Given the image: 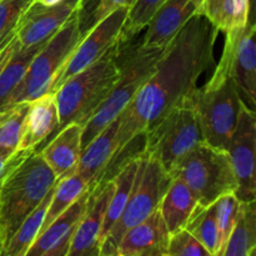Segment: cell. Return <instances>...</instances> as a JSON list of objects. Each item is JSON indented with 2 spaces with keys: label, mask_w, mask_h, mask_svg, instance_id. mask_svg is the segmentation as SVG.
Segmentation results:
<instances>
[{
  "label": "cell",
  "mask_w": 256,
  "mask_h": 256,
  "mask_svg": "<svg viewBox=\"0 0 256 256\" xmlns=\"http://www.w3.org/2000/svg\"><path fill=\"white\" fill-rule=\"evenodd\" d=\"M218 32L206 18L195 14L162 50L152 74L119 115L116 146L102 180L112 176L132 140L144 134L196 88L199 78L214 65Z\"/></svg>",
  "instance_id": "1"
},
{
  "label": "cell",
  "mask_w": 256,
  "mask_h": 256,
  "mask_svg": "<svg viewBox=\"0 0 256 256\" xmlns=\"http://www.w3.org/2000/svg\"><path fill=\"white\" fill-rule=\"evenodd\" d=\"M56 182L38 149L15 152L5 162L0 178V255Z\"/></svg>",
  "instance_id": "2"
},
{
  "label": "cell",
  "mask_w": 256,
  "mask_h": 256,
  "mask_svg": "<svg viewBox=\"0 0 256 256\" xmlns=\"http://www.w3.org/2000/svg\"><path fill=\"white\" fill-rule=\"evenodd\" d=\"M122 65V44L116 42L99 60L70 76L56 92L59 129L76 122L85 125L114 86Z\"/></svg>",
  "instance_id": "3"
},
{
  "label": "cell",
  "mask_w": 256,
  "mask_h": 256,
  "mask_svg": "<svg viewBox=\"0 0 256 256\" xmlns=\"http://www.w3.org/2000/svg\"><path fill=\"white\" fill-rule=\"evenodd\" d=\"M170 176L179 178L188 185L202 209L238 189L228 150L212 146L204 140L178 162Z\"/></svg>",
  "instance_id": "4"
},
{
  "label": "cell",
  "mask_w": 256,
  "mask_h": 256,
  "mask_svg": "<svg viewBox=\"0 0 256 256\" xmlns=\"http://www.w3.org/2000/svg\"><path fill=\"white\" fill-rule=\"evenodd\" d=\"M189 98L196 112L202 140L226 150L244 102L234 80L214 72L209 82L202 88H195Z\"/></svg>",
  "instance_id": "5"
},
{
  "label": "cell",
  "mask_w": 256,
  "mask_h": 256,
  "mask_svg": "<svg viewBox=\"0 0 256 256\" xmlns=\"http://www.w3.org/2000/svg\"><path fill=\"white\" fill-rule=\"evenodd\" d=\"M202 142L196 112L188 96L144 132L142 154L158 160L170 175L178 162Z\"/></svg>",
  "instance_id": "6"
},
{
  "label": "cell",
  "mask_w": 256,
  "mask_h": 256,
  "mask_svg": "<svg viewBox=\"0 0 256 256\" xmlns=\"http://www.w3.org/2000/svg\"><path fill=\"white\" fill-rule=\"evenodd\" d=\"M80 12L82 10L75 12L55 34L45 40L5 105L32 102L49 92L55 75L66 62L68 58L84 35Z\"/></svg>",
  "instance_id": "7"
},
{
  "label": "cell",
  "mask_w": 256,
  "mask_h": 256,
  "mask_svg": "<svg viewBox=\"0 0 256 256\" xmlns=\"http://www.w3.org/2000/svg\"><path fill=\"white\" fill-rule=\"evenodd\" d=\"M162 50L138 45L122 60L120 72L108 96L85 122L82 132V149L102 132L110 122L119 118L132 102L142 85L152 74Z\"/></svg>",
  "instance_id": "8"
},
{
  "label": "cell",
  "mask_w": 256,
  "mask_h": 256,
  "mask_svg": "<svg viewBox=\"0 0 256 256\" xmlns=\"http://www.w3.org/2000/svg\"><path fill=\"white\" fill-rule=\"evenodd\" d=\"M170 180L172 176L158 160L142 152L140 154L139 168L129 199L118 222L112 225L100 245L99 256H116L118 245L122 235L159 208Z\"/></svg>",
  "instance_id": "9"
},
{
  "label": "cell",
  "mask_w": 256,
  "mask_h": 256,
  "mask_svg": "<svg viewBox=\"0 0 256 256\" xmlns=\"http://www.w3.org/2000/svg\"><path fill=\"white\" fill-rule=\"evenodd\" d=\"M256 24L235 28L225 34L222 58L214 72L232 78L242 100L254 110L256 96Z\"/></svg>",
  "instance_id": "10"
},
{
  "label": "cell",
  "mask_w": 256,
  "mask_h": 256,
  "mask_svg": "<svg viewBox=\"0 0 256 256\" xmlns=\"http://www.w3.org/2000/svg\"><path fill=\"white\" fill-rule=\"evenodd\" d=\"M128 9H118L85 32L66 62L55 75L49 92H55L70 76L99 60L110 48L119 42Z\"/></svg>",
  "instance_id": "11"
},
{
  "label": "cell",
  "mask_w": 256,
  "mask_h": 256,
  "mask_svg": "<svg viewBox=\"0 0 256 256\" xmlns=\"http://www.w3.org/2000/svg\"><path fill=\"white\" fill-rule=\"evenodd\" d=\"M255 148V112L242 102L236 126L226 149L238 180V189L235 194L242 202L255 200L256 196Z\"/></svg>",
  "instance_id": "12"
},
{
  "label": "cell",
  "mask_w": 256,
  "mask_h": 256,
  "mask_svg": "<svg viewBox=\"0 0 256 256\" xmlns=\"http://www.w3.org/2000/svg\"><path fill=\"white\" fill-rule=\"evenodd\" d=\"M84 0H62L45 6L32 2L18 22V42L20 48H29L49 39L72 15L82 9Z\"/></svg>",
  "instance_id": "13"
},
{
  "label": "cell",
  "mask_w": 256,
  "mask_h": 256,
  "mask_svg": "<svg viewBox=\"0 0 256 256\" xmlns=\"http://www.w3.org/2000/svg\"><path fill=\"white\" fill-rule=\"evenodd\" d=\"M112 190V178L90 188L86 210L78 225L66 256H99L100 234Z\"/></svg>",
  "instance_id": "14"
},
{
  "label": "cell",
  "mask_w": 256,
  "mask_h": 256,
  "mask_svg": "<svg viewBox=\"0 0 256 256\" xmlns=\"http://www.w3.org/2000/svg\"><path fill=\"white\" fill-rule=\"evenodd\" d=\"M89 194L90 188L38 235L25 256H66L72 236L86 210Z\"/></svg>",
  "instance_id": "15"
},
{
  "label": "cell",
  "mask_w": 256,
  "mask_h": 256,
  "mask_svg": "<svg viewBox=\"0 0 256 256\" xmlns=\"http://www.w3.org/2000/svg\"><path fill=\"white\" fill-rule=\"evenodd\" d=\"M200 0H166L148 24L140 46L164 50L185 24L198 14Z\"/></svg>",
  "instance_id": "16"
},
{
  "label": "cell",
  "mask_w": 256,
  "mask_h": 256,
  "mask_svg": "<svg viewBox=\"0 0 256 256\" xmlns=\"http://www.w3.org/2000/svg\"><path fill=\"white\" fill-rule=\"evenodd\" d=\"M169 236L170 232L158 208L122 235L116 256H166Z\"/></svg>",
  "instance_id": "17"
},
{
  "label": "cell",
  "mask_w": 256,
  "mask_h": 256,
  "mask_svg": "<svg viewBox=\"0 0 256 256\" xmlns=\"http://www.w3.org/2000/svg\"><path fill=\"white\" fill-rule=\"evenodd\" d=\"M84 125L72 122L56 132V135L39 150L48 166L54 172L56 180H62L76 172L82 152Z\"/></svg>",
  "instance_id": "18"
},
{
  "label": "cell",
  "mask_w": 256,
  "mask_h": 256,
  "mask_svg": "<svg viewBox=\"0 0 256 256\" xmlns=\"http://www.w3.org/2000/svg\"><path fill=\"white\" fill-rule=\"evenodd\" d=\"M59 130V110L54 92L29 102V109L24 118L16 152L38 149L40 144Z\"/></svg>",
  "instance_id": "19"
},
{
  "label": "cell",
  "mask_w": 256,
  "mask_h": 256,
  "mask_svg": "<svg viewBox=\"0 0 256 256\" xmlns=\"http://www.w3.org/2000/svg\"><path fill=\"white\" fill-rule=\"evenodd\" d=\"M120 119L110 122L82 149L76 172L89 188L95 186L102 180L105 169L112 160L116 146V134Z\"/></svg>",
  "instance_id": "20"
},
{
  "label": "cell",
  "mask_w": 256,
  "mask_h": 256,
  "mask_svg": "<svg viewBox=\"0 0 256 256\" xmlns=\"http://www.w3.org/2000/svg\"><path fill=\"white\" fill-rule=\"evenodd\" d=\"M199 209L202 208L188 185L179 178H172L159 205L160 214L170 234L184 229Z\"/></svg>",
  "instance_id": "21"
},
{
  "label": "cell",
  "mask_w": 256,
  "mask_h": 256,
  "mask_svg": "<svg viewBox=\"0 0 256 256\" xmlns=\"http://www.w3.org/2000/svg\"><path fill=\"white\" fill-rule=\"evenodd\" d=\"M198 14L224 34L248 24V0H200Z\"/></svg>",
  "instance_id": "22"
},
{
  "label": "cell",
  "mask_w": 256,
  "mask_h": 256,
  "mask_svg": "<svg viewBox=\"0 0 256 256\" xmlns=\"http://www.w3.org/2000/svg\"><path fill=\"white\" fill-rule=\"evenodd\" d=\"M256 205L255 200L242 202L234 228L222 256H255Z\"/></svg>",
  "instance_id": "23"
},
{
  "label": "cell",
  "mask_w": 256,
  "mask_h": 256,
  "mask_svg": "<svg viewBox=\"0 0 256 256\" xmlns=\"http://www.w3.org/2000/svg\"><path fill=\"white\" fill-rule=\"evenodd\" d=\"M56 185V184H55ZM55 185L49 190L44 199L39 205L29 214V216L20 224L16 232L9 240L5 246L2 256H25L28 250L30 249L32 242L36 239L40 229H42V222H44L45 212H46L49 202L52 200V192H54Z\"/></svg>",
  "instance_id": "24"
},
{
  "label": "cell",
  "mask_w": 256,
  "mask_h": 256,
  "mask_svg": "<svg viewBox=\"0 0 256 256\" xmlns=\"http://www.w3.org/2000/svg\"><path fill=\"white\" fill-rule=\"evenodd\" d=\"M28 109L29 102H14L0 108V158L4 162L16 152Z\"/></svg>",
  "instance_id": "25"
},
{
  "label": "cell",
  "mask_w": 256,
  "mask_h": 256,
  "mask_svg": "<svg viewBox=\"0 0 256 256\" xmlns=\"http://www.w3.org/2000/svg\"><path fill=\"white\" fill-rule=\"evenodd\" d=\"M88 189H89V185L82 180V178L76 172L64 179L58 180L39 234L44 232L59 215L69 209Z\"/></svg>",
  "instance_id": "26"
},
{
  "label": "cell",
  "mask_w": 256,
  "mask_h": 256,
  "mask_svg": "<svg viewBox=\"0 0 256 256\" xmlns=\"http://www.w3.org/2000/svg\"><path fill=\"white\" fill-rule=\"evenodd\" d=\"M44 42H39L22 49L19 48L4 65L0 72V108L5 105L15 88L20 84L32 58L39 52Z\"/></svg>",
  "instance_id": "27"
},
{
  "label": "cell",
  "mask_w": 256,
  "mask_h": 256,
  "mask_svg": "<svg viewBox=\"0 0 256 256\" xmlns=\"http://www.w3.org/2000/svg\"><path fill=\"white\" fill-rule=\"evenodd\" d=\"M185 229L192 232V236L206 249L210 256H220L222 254V239L212 205L198 210Z\"/></svg>",
  "instance_id": "28"
},
{
  "label": "cell",
  "mask_w": 256,
  "mask_h": 256,
  "mask_svg": "<svg viewBox=\"0 0 256 256\" xmlns=\"http://www.w3.org/2000/svg\"><path fill=\"white\" fill-rule=\"evenodd\" d=\"M165 2L166 0H134L132 6L128 9V15L120 34V44L129 42L144 30Z\"/></svg>",
  "instance_id": "29"
},
{
  "label": "cell",
  "mask_w": 256,
  "mask_h": 256,
  "mask_svg": "<svg viewBox=\"0 0 256 256\" xmlns=\"http://www.w3.org/2000/svg\"><path fill=\"white\" fill-rule=\"evenodd\" d=\"M240 204H242V200L236 196L235 192L222 195L214 204H212L218 228H219L220 239H222V254L220 256L222 255L225 244H226L230 232H232L235 222H236Z\"/></svg>",
  "instance_id": "30"
},
{
  "label": "cell",
  "mask_w": 256,
  "mask_h": 256,
  "mask_svg": "<svg viewBox=\"0 0 256 256\" xmlns=\"http://www.w3.org/2000/svg\"><path fill=\"white\" fill-rule=\"evenodd\" d=\"M34 0H0V48L15 32L20 18Z\"/></svg>",
  "instance_id": "31"
},
{
  "label": "cell",
  "mask_w": 256,
  "mask_h": 256,
  "mask_svg": "<svg viewBox=\"0 0 256 256\" xmlns=\"http://www.w3.org/2000/svg\"><path fill=\"white\" fill-rule=\"evenodd\" d=\"M166 256H210V254L184 228L170 234Z\"/></svg>",
  "instance_id": "32"
},
{
  "label": "cell",
  "mask_w": 256,
  "mask_h": 256,
  "mask_svg": "<svg viewBox=\"0 0 256 256\" xmlns=\"http://www.w3.org/2000/svg\"><path fill=\"white\" fill-rule=\"evenodd\" d=\"M134 0H99L92 12V19L89 28L95 22H100L102 19L106 18L112 12L118 9H129L132 5Z\"/></svg>",
  "instance_id": "33"
},
{
  "label": "cell",
  "mask_w": 256,
  "mask_h": 256,
  "mask_svg": "<svg viewBox=\"0 0 256 256\" xmlns=\"http://www.w3.org/2000/svg\"><path fill=\"white\" fill-rule=\"evenodd\" d=\"M20 48L19 42H18L16 38V32L6 40V42L2 44V46L0 48V72L4 68V65L6 64L8 60L12 58V55L16 52L18 49Z\"/></svg>",
  "instance_id": "34"
},
{
  "label": "cell",
  "mask_w": 256,
  "mask_h": 256,
  "mask_svg": "<svg viewBox=\"0 0 256 256\" xmlns=\"http://www.w3.org/2000/svg\"><path fill=\"white\" fill-rule=\"evenodd\" d=\"M248 8H249V18H248V22H249V24H255V15H254L255 0H248Z\"/></svg>",
  "instance_id": "35"
},
{
  "label": "cell",
  "mask_w": 256,
  "mask_h": 256,
  "mask_svg": "<svg viewBox=\"0 0 256 256\" xmlns=\"http://www.w3.org/2000/svg\"><path fill=\"white\" fill-rule=\"evenodd\" d=\"M34 2H38V4H40V5L50 6V5H55V4H58V2H62V0H34Z\"/></svg>",
  "instance_id": "36"
},
{
  "label": "cell",
  "mask_w": 256,
  "mask_h": 256,
  "mask_svg": "<svg viewBox=\"0 0 256 256\" xmlns=\"http://www.w3.org/2000/svg\"><path fill=\"white\" fill-rule=\"evenodd\" d=\"M4 165H5V162L0 158V178H2V172H4Z\"/></svg>",
  "instance_id": "37"
}]
</instances>
